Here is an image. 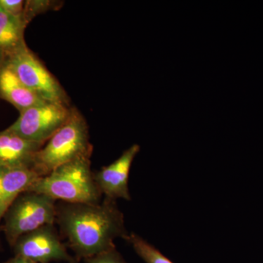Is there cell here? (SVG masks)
Masks as SVG:
<instances>
[{"mask_svg":"<svg viewBox=\"0 0 263 263\" xmlns=\"http://www.w3.org/2000/svg\"><path fill=\"white\" fill-rule=\"evenodd\" d=\"M91 153L87 122L77 108H72L68 120L36 154L33 169L42 177L62 164L90 157Z\"/></svg>","mask_w":263,"mask_h":263,"instance_id":"3957f363","label":"cell"},{"mask_svg":"<svg viewBox=\"0 0 263 263\" xmlns=\"http://www.w3.org/2000/svg\"><path fill=\"white\" fill-rule=\"evenodd\" d=\"M24 3L22 0H0V7L8 14L22 19L24 22Z\"/></svg>","mask_w":263,"mask_h":263,"instance_id":"9a60e30c","label":"cell"},{"mask_svg":"<svg viewBox=\"0 0 263 263\" xmlns=\"http://www.w3.org/2000/svg\"><path fill=\"white\" fill-rule=\"evenodd\" d=\"M28 192L69 203H98L102 194L91 171L90 157H81L40 177Z\"/></svg>","mask_w":263,"mask_h":263,"instance_id":"7a4b0ae2","label":"cell"},{"mask_svg":"<svg viewBox=\"0 0 263 263\" xmlns=\"http://www.w3.org/2000/svg\"><path fill=\"white\" fill-rule=\"evenodd\" d=\"M57 219L70 247L81 257H95L116 249L114 240L128 233L115 200L103 203H69L57 209Z\"/></svg>","mask_w":263,"mask_h":263,"instance_id":"6da1fadb","label":"cell"},{"mask_svg":"<svg viewBox=\"0 0 263 263\" xmlns=\"http://www.w3.org/2000/svg\"><path fill=\"white\" fill-rule=\"evenodd\" d=\"M53 2L49 1H27L24 7V22H29L36 15L43 13L48 9L51 8L52 5H54Z\"/></svg>","mask_w":263,"mask_h":263,"instance_id":"5bb4252c","label":"cell"},{"mask_svg":"<svg viewBox=\"0 0 263 263\" xmlns=\"http://www.w3.org/2000/svg\"><path fill=\"white\" fill-rule=\"evenodd\" d=\"M15 256L38 263L70 261L53 226H45L21 236L13 245Z\"/></svg>","mask_w":263,"mask_h":263,"instance_id":"52a82bcc","label":"cell"},{"mask_svg":"<svg viewBox=\"0 0 263 263\" xmlns=\"http://www.w3.org/2000/svg\"><path fill=\"white\" fill-rule=\"evenodd\" d=\"M138 255L146 263H174L139 235L130 233L125 238Z\"/></svg>","mask_w":263,"mask_h":263,"instance_id":"4fadbf2b","label":"cell"},{"mask_svg":"<svg viewBox=\"0 0 263 263\" xmlns=\"http://www.w3.org/2000/svg\"><path fill=\"white\" fill-rule=\"evenodd\" d=\"M0 99L12 104L20 112L46 102L24 86L14 72L2 62H0Z\"/></svg>","mask_w":263,"mask_h":263,"instance_id":"8fae6325","label":"cell"},{"mask_svg":"<svg viewBox=\"0 0 263 263\" xmlns=\"http://www.w3.org/2000/svg\"><path fill=\"white\" fill-rule=\"evenodd\" d=\"M43 145L27 141L7 129L0 132V166L33 169L34 157Z\"/></svg>","mask_w":263,"mask_h":263,"instance_id":"30bf717a","label":"cell"},{"mask_svg":"<svg viewBox=\"0 0 263 263\" xmlns=\"http://www.w3.org/2000/svg\"><path fill=\"white\" fill-rule=\"evenodd\" d=\"M72 108L67 104L46 101L20 112L7 130L24 139L44 144L65 124Z\"/></svg>","mask_w":263,"mask_h":263,"instance_id":"8992f818","label":"cell"},{"mask_svg":"<svg viewBox=\"0 0 263 263\" xmlns=\"http://www.w3.org/2000/svg\"><path fill=\"white\" fill-rule=\"evenodd\" d=\"M13 71L24 86L45 101L69 105L65 89L27 47L25 41L0 61Z\"/></svg>","mask_w":263,"mask_h":263,"instance_id":"5b68a950","label":"cell"},{"mask_svg":"<svg viewBox=\"0 0 263 263\" xmlns=\"http://www.w3.org/2000/svg\"><path fill=\"white\" fill-rule=\"evenodd\" d=\"M141 147L133 144L123 152L122 155L110 165L103 167L94 174L95 182L102 195L107 199L116 200L124 199L130 200L128 181L129 171L135 157L140 152Z\"/></svg>","mask_w":263,"mask_h":263,"instance_id":"ba28073f","label":"cell"},{"mask_svg":"<svg viewBox=\"0 0 263 263\" xmlns=\"http://www.w3.org/2000/svg\"><path fill=\"white\" fill-rule=\"evenodd\" d=\"M27 25L22 19L8 14L0 7V61L25 41Z\"/></svg>","mask_w":263,"mask_h":263,"instance_id":"7c38bea8","label":"cell"},{"mask_svg":"<svg viewBox=\"0 0 263 263\" xmlns=\"http://www.w3.org/2000/svg\"><path fill=\"white\" fill-rule=\"evenodd\" d=\"M41 176L29 167L0 166V221L15 199L25 192Z\"/></svg>","mask_w":263,"mask_h":263,"instance_id":"9c48e42d","label":"cell"},{"mask_svg":"<svg viewBox=\"0 0 263 263\" xmlns=\"http://www.w3.org/2000/svg\"><path fill=\"white\" fill-rule=\"evenodd\" d=\"M5 263H38L34 262V261L29 260L24 257H19V256H15L13 258L10 259L8 262Z\"/></svg>","mask_w":263,"mask_h":263,"instance_id":"e0dca14e","label":"cell"},{"mask_svg":"<svg viewBox=\"0 0 263 263\" xmlns=\"http://www.w3.org/2000/svg\"><path fill=\"white\" fill-rule=\"evenodd\" d=\"M56 200L47 195L25 192L19 195L4 215L3 229L13 247L22 235L45 226H53L57 219Z\"/></svg>","mask_w":263,"mask_h":263,"instance_id":"277c9868","label":"cell"},{"mask_svg":"<svg viewBox=\"0 0 263 263\" xmlns=\"http://www.w3.org/2000/svg\"><path fill=\"white\" fill-rule=\"evenodd\" d=\"M86 263H127L121 254L114 249L95 257L87 258Z\"/></svg>","mask_w":263,"mask_h":263,"instance_id":"2e32d148","label":"cell"}]
</instances>
